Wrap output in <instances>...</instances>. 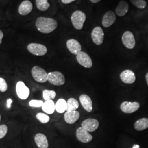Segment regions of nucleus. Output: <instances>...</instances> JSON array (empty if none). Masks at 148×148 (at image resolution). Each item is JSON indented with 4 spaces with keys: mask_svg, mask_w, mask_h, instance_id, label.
<instances>
[{
    "mask_svg": "<svg viewBox=\"0 0 148 148\" xmlns=\"http://www.w3.org/2000/svg\"><path fill=\"white\" fill-rule=\"evenodd\" d=\"M129 9L128 4L125 1H121L115 9V13L119 16H123L127 14Z\"/></svg>",
    "mask_w": 148,
    "mask_h": 148,
    "instance_id": "nucleus-20",
    "label": "nucleus"
},
{
    "mask_svg": "<svg viewBox=\"0 0 148 148\" xmlns=\"http://www.w3.org/2000/svg\"><path fill=\"white\" fill-rule=\"evenodd\" d=\"M76 59L81 65L86 68H90L93 65L92 59L87 53L81 51L78 54H77Z\"/></svg>",
    "mask_w": 148,
    "mask_h": 148,
    "instance_id": "nucleus-9",
    "label": "nucleus"
},
{
    "mask_svg": "<svg viewBox=\"0 0 148 148\" xmlns=\"http://www.w3.org/2000/svg\"><path fill=\"white\" fill-rule=\"evenodd\" d=\"M0 121H1V115H0Z\"/></svg>",
    "mask_w": 148,
    "mask_h": 148,
    "instance_id": "nucleus-38",
    "label": "nucleus"
},
{
    "mask_svg": "<svg viewBox=\"0 0 148 148\" xmlns=\"http://www.w3.org/2000/svg\"><path fill=\"white\" fill-rule=\"evenodd\" d=\"M56 92L54 90H45L43 91V97L46 101L52 100L56 98Z\"/></svg>",
    "mask_w": 148,
    "mask_h": 148,
    "instance_id": "nucleus-26",
    "label": "nucleus"
},
{
    "mask_svg": "<svg viewBox=\"0 0 148 148\" xmlns=\"http://www.w3.org/2000/svg\"><path fill=\"white\" fill-rule=\"evenodd\" d=\"M36 118L39 121L41 122L42 123H47L49 121L50 118L49 116L44 113L39 112L36 114Z\"/></svg>",
    "mask_w": 148,
    "mask_h": 148,
    "instance_id": "nucleus-27",
    "label": "nucleus"
},
{
    "mask_svg": "<svg viewBox=\"0 0 148 148\" xmlns=\"http://www.w3.org/2000/svg\"><path fill=\"white\" fill-rule=\"evenodd\" d=\"M75 0H62V2L64 4H69L72 2H74Z\"/></svg>",
    "mask_w": 148,
    "mask_h": 148,
    "instance_id": "nucleus-33",
    "label": "nucleus"
},
{
    "mask_svg": "<svg viewBox=\"0 0 148 148\" xmlns=\"http://www.w3.org/2000/svg\"><path fill=\"white\" fill-rule=\"evenodd\" d=\"M79 101L83 108L88 112H91L93 109L92 101L88 95H82L79 97Z\"/></svg>",
    "mask_w": 148,
    "mask_h": 148,
    "instance_id": "nucleus-19",
    "label": "nucleus"
},
{
    "mask_svg": "<svg viewBox=\"0 0 148 148\" xmlns=\"http://www.w3.org/2000/svg\"><path fill=\"white\" fill-rule=\"evenodd\" d=\"M8 131V127L5 125H0V139L5 137Z\"/></svg>",
    "mask_w": 148,
    "mask_h": 148,
    "instance_id": "nucleus-31",
    "label": "nucleus"
},
{
    "mask_svg": "<svg viewBox=\"0 0 148 148\" xmlns=\"http://www.w3.org/2000/svg\"><path fill=\"white\" fill-rule=\"evenodd\" d=\"M120 79L122 82L127 84H131L136 81V75L132 70H126L120 74Z\"/></svg>",
    "mask_w": 148,
    "mask_h": 148,
    "instance_id": "nucleus-14",
    "label": "nucleus"
},
{
    "mask_svg": "<svg viewBox=\"0 0 148 148\" xmlns=\"http://www.w3.org/2000/svg\"><path fill=\"white\" fill-rule=\"evenodd\" d=\"M35 142L39 148H48V142L46 136L42 133H37L34 138Z\"/></svg>",
    "mask_w": 148,
    "mask_h": 148,
    "instance_id": "nucleus-18",
    "label": "nucleus"
},
{
    "mask_svg": "<svg viewBox=\"0 0 148 148\" xmlns=\"http://www.w3.org/2000/svg\"><path fill=\"white\" fill-rule=\"evenodd\" d=\"M81 126L88 132H93L99 127V122L95 119H87L82 122Z\"/></svg>",
    "mask_w": 148,
    "mask_h": 148,
    "instance_id": "nucleus-12",
    "label": "nucleus"
},
{
    "mask_svg": "<svg viewBox=\"0 0 148 148\" xmlns=\"http://www.w3.org/2000/svg\"><path fill=\"white\" fill-rule=\"evenodd\" d=\"M116 17L113 11H109L106 12L102 19V25L105 27L111 26L116 21Z\"/></svg>",
    "mask_w": 148,
    "mask_h": 148,
    "instance_id": "nucleus-13",
    "label": "nucleus"
},
{
    "mask_svg": "<svg viewBox=\"0 0 148 148\" xmlns=\"http://www.w3.org/2000/svg\"><path fill=\"white\" fill-rule=\"evenodd\" d=\"M67 101L64 99H59L56 104V110L58 113H63L66 111Z\"/></svg>",
    "mask_w": 148,
    "mask_h": 148,
    "instance_id": "nucleus-23",
    "label": "nucleus"
},
{
    "mask_svg": "<svg viewBox=\"0 0 148 148\" xmlns=\"http://www.w3.org/2000/svg\"><path fill=\"white\" fill-rule=\"evenodd\" d=\"M86 19V16L84 12L81 11H75L71 16V21L74 27L80 30H81Z\"/></svg>",
    "mask_w": 148,
    "mask_h": 148,
    "instance_id": "nucleus-2",
    "label": "nucleus"
},
{
    "mask_svg": "<svg viewBox=\"0 0 148 148\" xmlns=\"http://www.w3.org/2000/svg\"><path fill=\"white\" fill-rule=\"evenodd\" d=\"M27 48L30 53L37 56H42L47 52V49L46 47L39 43H30Z\"/></svg>",
    "mask_w": 148,
    "mask_h": 148,
    "instance_id": "nucleus-5",
    "label": "nucleus"
},
{
    "mask_svg": "<svg viewBox=\"0 0 148 148\" xmlns=\"http://www.w3.org/2000/svg\"><path fill=\"white\" fill-rule=\"evenodd\" d=\"M92 39L93 42L97 45H101L104 38V33L100 27H96L93 29L91 34Z\"/></svg>",
    "mask_w": 148,
    "mask_h": 148,
    "instance_id": "nucleus-8",
    "label": "nucleus"
},
{
    "mask_svg": "<svg viewBox=\"0 0 148 148\" xmlns=\"http://www.w3.org/2000/svg\"><path fill=\"white\" fill-rule=\"evenodd\" d=\"M134 128L138 131H143L148 128V118H142L134 123Z\"/></svg>",
    "mask_w": 148,
    "mask_h": 148,
    "instance_id": "nucleus-21",
    "label": "nucleus"
},
{
    "mask_svg": "<svg viewBox=\"0 0 148 148\" xmlns=\"http://www.w3.org/2000/svg\"><path fill=\"white\" fill-rule=\"evenodd\" d=\"M130 1L132 4L139 9H144L147 6V2L144 0H130Z\"/></svg>",
    "mask_w": 148,
    "mask_h": 148,
    "instance_id": "nucleus-28",
    "label": "nucleus"
},
{
    "mask_svg": "<svg viewBox=\"0 0 148 148\" xmlns=\"http://www.w3.org/2000/svg\"><path fill=\"white\" fill-rule=\"evenodd\" d=\"M16 92L20 99L25 100L29 96L30 90L23 81H19L16 84Z\"/></svg>",
    "mask_w": 148,
    "mask_h": 148,
    "instance_id": "nucleus-6",
    "label": "nucleus"
},
{
    "mask_svg": "<svg viewBox=\"0 0 148 148\" xmlns=\"http://www.w3.org/2000/svg\"><path fill=\"white\" fill-rule=\"evenodd\" d=\"M35 26L39 32L49 34L53 32L58 27L57 21L51 18L39 17L35 23Z\"/></svg>",
    "mask_w": 148,
    "mask_h": 148,
    "instance_id": "nucleus-1",
    "label": "nucleus"
},
{
    "mask_svg": "<svg viewBox=\"0 0 148 148\" xmlns=\"http://www.w3.org/2000/svg\"><path fill=\"white\" fill-rule=\"evenodd\" d=\"M80 116L79 112L76 110L66 111L64 114V120L69 124H73L77 121Z\"/></svg>",
    "mask_w": 148,
    "mask_h": 148,
    "instance_id": "nucleus-17",
    "label": "nucleus"
},
{
    "mask_svg": "<svg viewBox=\"0 0 148 148\" xmlns=\"http://www.w3.org/2000/svg\"><path fill=\"white\" fill-rule=\"evenodd\" d=\"M122 42L128 49H133L134 47L136 40L132 32L130 31L125 32L122 36Z\"/></svg>",
    "mask_w": 148,
    "mask_h": 148,
    "instance_id": "nucleus-7",
    "label": "nucleus"
},
{
    "mask_svg": "<svg viewBox=\"0 0 148 148\" xmlns=\"http://www.w3.org/2000/svg\"><path fill=\"white\" fill-rule=\"evenodd\" d=\"M43 101L41 100H36V99H33L32 101H30L29 104V106L32 107H34V108H39V107H42V106L43 104Z\"/></svg>",
    "mask_w": 148,
    "mask_h": 148,
    "instance_id": "nucleus-29",
    "label": "nucleus"
},
{
    "mask_svg": "<svg viewBox=\"0 0 148 148\" xmlns=\"http://www.w3.org/2000/svg\"><path fill=\"white\" fill-rule=\"evenodd\" d=\"M79 106V103L76 99L71 98L67 101V109L66 111H71L76 110Z\"/></svg>",
    "mask_w": 148,
    "mask_h": 148,
    "instance_id": "nucleus-24",
    "label": "nucleus"
},
{
    "mask_svg": "<svg viewBox=\"0 0 148 148\" xmlns=\"http://www.w3.org/2000/svg\"><path fill=\"white\" fill-rule=\"evenodd\" d=\"M8 89L7 84L5 79L0 77V91L1 92H5Z\"/></svg>",
    "mask_w": 148,
    "mask_h": 148,
    "instance_id": "nucleus-30",
    "label": "nucleus"
},
{
    "mask_svg": "<svg viewBox=\"0 0 148 148\" xmlns=\"http://www.w3.org/2000/svg\"><path fill=\"white\" fill-rule=\"evenodd\" d=\"M12 103H13V101H12V99H11V98L8 99L7 100V108H8V109L11 108V104H12Z\"/></svg>",
    "mask_w": 148,
    "mask_h": 148,
    "instance_id": "nucleus-32",
    "label": "nucleus"
},
{
    "mask_svg": "<svg viewBox=\"0 0 148 148\" xmlns=\"http://www.w3.org/2000/svg\"><path fill=\"white\" fill-rule=\"evenodd\" d=\"M36 4L37 8L41 11H46L50 7L48 0H36Z\"/></svg>",
    "mask_w": 148,
    "mask_h": 148,
    "instance_id": "nucleus-25",
    "label": "nucleus"
},
{
    "mask_svg": "<svg viewBox=\"0 0 148 148\" xmlns=\"http://www.w3.org/2000/svg\"><path fill=\"white\" fill-rule=\"evenodd\" d=\"M76 136L78 140L82 143H88L93 139V137L89 132L82 127L76 130Z\"/></svg>",
    "mask_w": 148,
    "mask_h": 148,
    "instance_id": "nucleus-10",
    "label": "nucleus"
},
{
    "mask_svg": "<svg viewBox=\"0 0 148 148\" xmlns=\"http://www.w3.org/2000/svg\"><path fill=\"white\" fill-rule=\"evenodd\" d=\"M48 81L55 86H62L65 84L64 75L59 71H53L48 74Z\"/></svg>",
    "mask_w": 148,
    "mask_h": 148,
    "instance_id": "nucleus-4",
    "label": "nucleus"
},
{
    "mask_svg": "<svg viewBox=\"0 0 148 148\" xmlns=\"http://www.w3.org/2000/svg\"><path fill=\"white\" fill-rule=\"evenodd\" d=\"M91 2L93 3H98L99 2H100L101 0H90Z\"/></svg>",
    "mask_w": 148,
    "mask_h": 148,
    "instance_id": "nucleus-35",
    "label": "nucleus"
},
{
    "mask_svg": "<svg viewBox=\"0 0 148 148\" xmlns=\"http://www.w3.org/2000/svg\"><path fill=\"white\" fill-rule=\"evenodd\" d=\"M132 148H140V147H139V145L134 144V145L133 146Z\"/></svg>",
    "mask_w": 148,
    "mask_h": 148,
    "instance_id": "nucleus-36",
    "label": "nucleus"
},
{
    "mask_svg": "<svg viewBox=\"0 0 148 148\" xmlns=\"http://www.w3.org/2000/svg\"><path fill=\"white\" fill-rule=\"evenodd\" d=\"M32 4L29 0L24 1L19 7L18 11L21 16H27L32 10Z\"/></svg>",
    "mask_w": 148,
    "mask_h": 148,
    "instance_id": "nucleus-16",
    "label": "nucleus"
},
{
    "mask_svg": "<svg viewBox=\"0 0 148 148\" xmlns=\"http://www.w3.org/2000/svg\"><path fill=\"white\" fill-rule=\"evenodd\" d=\"M139 107V103L136 101H123L120 106V109L125 113L131 114L138 110Z\"/></svg>",
    "mask_w": 148,
    "mask_h": 148,
    "instance_id": "nucleus-11",
    "label": "nucleus"
},
{
    "mask_svg": "<svg viewBox=\"0 0 148 148\" xmlns=\"http://www.w3.org/2000/svg\"><path fill=\"white\" fill-rule=\"evenodd\" d=\"M32 77L35 81L40 83H45L48 81V74L42 68L35 66L32 70Z\"/></svg>",
    "mask_w": 148,
    "mask_h": 148,
    "instance_id": "nucleus-3",
    "label": "nucleus"
},
{
    "mask_svg": "<svg viewBox=\"0 0 148 148\" xmlns=\"http://www.w3.org/2000/svg\"><path fill=\"white\" fill-rule=\"evenodd\" d=\"M43 111L48 114H52L56 110V104L52 100L46 101L42 106Z\"/></svg>",
    "mask_w": 148,
    "mask_h": 148,
    "instance_id": "nucleus-22",
    "label": "nucleus"
},
{
    "mask_svg": "<svg viewBox=\"0 0 148 148\" xmlns=\"http://www.w3.org/2000/svg\"><path fill=\"white\" fill-rule=\"evenodd\" d=\"M66 46L69 51L75 55H77L81 51V46L77 40L69 39L66 42Z\"/></svg>",
    "mask_w": 148,
    "mask_h": 148,
    "instance_id": "nucleus-15",
    "label": "nucleus"
},
{
    "mask_svg": "<svg viewBox=\"0 0 148 148\" xmlns=\"http://www.w3.org/2000/svg\"><path fill=\"white\" fill-rule=\"evenodd\" d=\"M145 79H146V81H147V83L148 85V73L147 74H146L145 75Z\"/></svg>",
    "mask_w": 148,
    "mask_h": 148,
    "instance_id": "nucleus-37",
    "label": "nucleus"
},
{
    "mask_svg": "<svg viewBox=\"0 0 148 148\" xmlns=\"http://www.w3.org/2000/svg\"><path fill=\"white\" fill-rule=\"evenodd\" d=\"M3 32H2L1 30H0V45L2 43V38L3 37Z\"/></svg>",
    "mask_w": 148,
    "mask_h": 148,
    "instance_id": "nucleus-34",
    "label": "nucleus"
}]
</instances>
